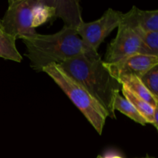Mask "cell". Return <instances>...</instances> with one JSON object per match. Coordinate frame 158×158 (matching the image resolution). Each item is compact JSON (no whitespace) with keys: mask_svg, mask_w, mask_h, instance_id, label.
Masks as SVG:
<instances>
[{"mask_svg":"<svg viewBox=\"0 0 158 158\" xmlns=\"http://www.w3.org/2000/svg\"><path fill=\"white\" fill-rule=\"evenodd\" d=\"M0 30H2V19H0Z\"/></svg>","mask_w":158,"mask_h":158,"instance_id":"cell-18","label":"cell"},{"mask_svg":"<svg viewBox=\"0 0 158 158\" xmlns=\"http://www.w3.org/2000/svg\"><path fill=\"white\" fill-rule=\"evenodd\" d=\"M14 37L0 30V57L16 63L23 61V56L19 53L15 46Z\"/></svg>","mask_w":158,"mask_h":158,"instance_id":"cell-11","label":"cell"},{"mask_svg":"<svg viewBox=\"0 0 158 158\" xmlns=\"http://www.w3.org/2000/svg\"><path fill=\"white\" fill-rule=\"evenodd\" d=\"M37 3L38 0H9L2 19V30L15 40L36 35L35 14Z\"/></svg>","mask_w":158,"mask_h":158,"instance_id":"cell-5","label":"cell"},{"mask_svg":"<svg viewBox=\"0 0 158 158\" xmlns=\"http://www.w3.org/2000/svg\"><path fill=\"white\" fill-rule=\"evenodd\" d=\"M118 81L122 86H125L131 92L135 94L139 98L144 100L151 106L154 108L158 106V100L154 98L152 94L147 89L139 77L136 76H123L119 77Z\"/></svg>","mask_w":158,"mask_h":158,"instance_id":"cell-9","label":"cell"},{"mask_svg":"<svg viewBox=\"0 0 158 158\" xmlns=\"http://www.w3.org/2000/svg\"><path fill=\"white\" fill-rule=\"evenodd\" d=\"M140 79L147 89L158 100V65L148 71Z\"/></svg>","mask_w":158,"mask_h":158,"instance_id":"cell-15","label":"cell"},{"mask_svg":"<svg viewBox=\"0 0 158 158\" xmlns=\"http://www.w3.org/2000/svg\"><path fill=\"white\" fill-rule=\"evenodd\" d=\"M139 158H154V157H150V156H147V157H139Z\"/></svg>","mask_w":158,"mask_h":158,"instance_id":"cell-19","label":"cell"},{"mask_svg":"<svg viewBox=\"0 0 158 158\" xmlns=\"http://www.w3.org/2000/svg\"><path fill=\"white\" fill-rule=\"evenodd\" d=\"M121 92L124 98H126L136 108V110L138 111L139 114L144 118L147 123L154 125V108L150 104H148L144 100L137 97L135 94L131 92L125 86H122Z\"/></svg>","mask_w":158,"mask_h":158,"instance_id":"cell-10","label":"cell"},{"mask_svg":"<svg viewBox=\"0 0 158 158\" xmlns=\"http://www.w3.org/2000/svg\"><path fill=\"white\" fill-rule=\"evenodd\" d=\"M97 158H104V157H102L101 155H98V156H97Z\"/></svg>","mask_w":158,"mask_h":158,"instance_id":"cell-20","label":"cell"},{"mask_svg":"<svg viewBox=\"0 0 158 158\" xmlns=\"http://www.w3.org/2000/svg\"><path fill=\"white\" fill-rule=\"evenodd\" d=\"M140 54L158 56V32H144L140 29Z\"/></svg>","mask_w":158,"mask_h":158,"instance_id":"cell-14","label":"cell"},{"mask_svg":"<svg viewBox=\"0 0 158 158\" xmlns=\"http://www.w3.org/2000/svg\"><path fill=\"white\" fill-rule=\"evenodd\" d=\"M60 66L101 105L108 117L116 119L114 103L122 85L113 77L97 51L87 49Z\"/></svg>","mask_w":158,"mask_h":158,"instance_id":"cell-1","label":"cell"},{"mask_svg":"<svg viewBox=\"0 0 158 158\" xmlns=\"http://www.w3.org/2000/svg\"><path fill=\"white\" fill-rule=\"evenodd\" d=\"M114 111L117 110L122 113L127 117L131 118V120L135 121L136 123H140L142 126H145L146 124H148L144 118L139 114L136 108L126 98L122 97L120 93L117 94L115 97L114 103Z\"/></svg>","mask_w":158,"mask_h":158,"instance_id":"cell-12","label":"cell"},{"mask_svg":"<svg viewBox=\"0 0 158 158\" xmlns=\"http://www.w3.org/2000/svg\"><path fill=\"white\" fill-rule=\"evenodd\" d=\"M153 126L158 129V106L154 108V125Z\"/></svg>","mask_w":158,"mask_h":158,"instance_id":"cell-16","label":"cell"},{"mask_svg":"<svg viewBox=\"0 0 158 158\" xmlns=\"http://www.w3.org/2000/svg\"><path fill=\"white\" fill-rule=\"evenodd\" d=\"M46 73L64 92L100 135L103 133L107 114L101 105L60 65L51 64L44 68Z\"/></svg>","mask_w":158,"mask_h":158,"instance_id":"cell-3","label":"cell"},{"mask_svg":"<svg viewBox=\"0 0 158 158\" xmlns=\"http://www.w3.org/2000/svg\"><path fill=\"white\" fill-rule=\"evenodd\" d=\"M104 63L117 80L123 76H136L140 78L148 71L157 66L158 56L137 53L116 63Z\"/></svg>","mask_w":158,"mask_h":158,"instance_id":"cell-7","label":"cell"},{"mask_svg":"<svg viewBox=\"0 0 158 158\" xmlns=\"http://www.w3.org/2000/svg\"><path fill=\"white\" fill-rule=\"evenodd\" d=\"M137 21L141 30L158 32V10H141L137 8Z\"/></svg>","mask_w":158,"mask_h":158,"instance_id":"cell-13","label":"cell"},{"mask_svg":"<svg viewBox=\"0 0 158 158\" xmlns=\"http://www.w3.org/2000/svg\"><path fill=\"white\" fill-rule=\"evenodd\" d=\"M122 12L109 9L99 19L90 23L84 21L77 27V33L87 49L97 51L105 39L118 27Z\"/></svg>","mask_w":158,"mask_h":158,"instance_id":"cell-6","label":"cell"},{"mask_svg":"<svg viewBox=\"0 0 158 158\" xmlns=\"http://www.w3.org/2000/svg\"><path fill=\"white\" fill-rule=\"evenodd\" d=\"M54 9V19H62L65 27L77 29L83 22L80 2L77 0H47Z\"/></svg>","mask_w":158,"mask_h":158,"instance_id":"cell-8","label":"cell"},{"mask_svg":"<svg viewBox=\"0 0 158 158\" xmlns=\"http://www.w3.org/2000/svg\"><path fill=\"white\" fill-rule=\"evenodd\" d=\"M104 158H123V157H120V156H118V155H114V156H110V157H106Z\"/></svg>","mask_w":158,"mask_h":158,"instance_id":"cell-17","label":"cell"},{"mask_svg":"<svg viewBox=\"0 0 158 158\" xmlns=\"http://www.w3.org/2000/svg\"><path fill=\"white\" fill-rule=\"evenodd\" d=\"M22 40L26 46L24 55L37 72H43L49 65L62 64L89 49L77 35V29L65 26L54 34L37 33Z\"/></svg>","mask_w":158,"mask_h":158,"instance_id":"cell-2","label":"cell"},{"mask_svg":"<svg viewBox=\"0 0 158 158\" xmlns=\"http://www.w3.org/2000/svg\"><path fill=\"white\" fill-rule=\"evenodd\" d=\"M137 6L127 13H122L115 39L106 48L103 62L114 63L130 56L140 53V29L137 21Z\"/></svg>","mask_w":158,"mask_h":158,"instance_id":"cell-4","label":"cell"}]
</instances>
